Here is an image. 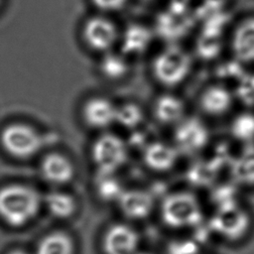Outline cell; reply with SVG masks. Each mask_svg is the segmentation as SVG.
I'll return each mask as SVG.
<instances>
[{
  "label": "cell",
  "mask_w": 254,
  "mask_h": 254,
  "mask_svg": "<svg viewBox=\"0 0 254 254\" xmlns=\"http://www.w3.org/2000/svg\"><path fill=\"white\" fill-rule=\"evenodd\" d=\"M39 192L25 185H8L0 189V218L12 227H22L39 212Z\"/></svg>",
  "instance_id": "obj_1"
},
{
  "label": "cell",
  "mask_w": 254,
  "mask_h": 254,
  "mask_svg": "<svg viewBox=\"0 0 254 254\" xmlns=\"http://www.w3.org/2000/svg\"><path fill=\"white\" fill-rule=\"evenodd\" d=\"M161 218L173 229L194 228L202 221L201 205L197 197L185 190L167 194L161 203Z\"/></svg>",
  "instance_id": "obj_2"
},
{
  "label": "cell",
  "mask_w": 254,
  "mask_h": 254,
  "mask_svg": "<svg viewBox=\"0 0 254 254\" xmlns=\"http://www.w3.org/2000/svg\"><path fill=\"white\" fill-rule=\"evenodd\" d=\"M151 67L154 78L161 85L172 88L187 79L192 67V61L186 50L172 45L155 56Z\"/></svg>",
  "instance_id": "obj_3"
},
{
  "label": "cell",
  "mask_w": 254,
  "mask_h": 254,
  "mask_svg": "<svg viewBox=\"0 0 254 254\" xmlns=\"http://www.w3.org/2000/svg\"><path fill=\"white\" fill-rule=\"evenodd\" d=\"M92 159L98 172L116 173L127 162V144L117 135L103 134L92 146Z\"/></svg>",
  "instance_id": "obj_4"
},
{
  "label": "cell",
  "mask_w": 254,
  "mask_h": 254,
  "mask_svg": "<svg viewBox=\"0 0 254 254\" xmlns=\"http://www.w3.org/2000/svg\"><path fill=\"white\" fill-rule=\"evenodd\" d=\"M213 234L226 240L235 241L241 239L250 227L248 212L238 203L215 209L208 221Z\"/></svg>",
  "instance_id": "obj_5"
},
{
  "label": "cell",
  "mask_w": 254,
  "mask_h": 254,
  "mask_svg": "<svg viewBox=\"0 0 254 254\" xmlns=\"http://www.w3.org/2000/svg\"><path fill=\"white\" fill-rule=\"evenodd\" d=\"M209 141L206 125L196 117L186 116L175 125L174 145L185 155H194L203 150Z\"/></svg>",
  "instance_id": "obj_6"
},
{
  "label": "cell",
  "mask_w": 254,
  "mask_h": 254,
  "mask_svg": "<svg viewBox=\"0 0 254 254\" xmlns=\"http://www.w3.org/2000/svg\"><path fill=\"white\" fill-rule=\"evenodd\" d=\"M1 144L12 156L28 158L36 154L42 146L40 134L25 124H11L1 133Z\"/></svg>",
  "instance_id": "obj_7"
},
{
  "label": "cell",
  "mask_w": 254,
  "mask_h": 254,
  "mask_svg": "<svg viewBox=\"0 0 254 254\" xmlns=\"http://www.w3.org/2000/svg\"><path fill=\"white\" fill-rule=\"evenodd\" d=\"M139 235L126 223L110 225L102 238L104 254H137L139 251Z\"/></svg>",
  "instance_id": "obj_8"
},
{
  "label": "cell",
  "mask_w": 254,
  "mask_h": 254,
  "mask_svg": "<svg viewBox=\"0 0 254 254\" xmlns=\"http://www.w3.org/2000/svg\"><path fill=\"white\" fill-rule=\"evenodd\" d=\"M84 39L92 49L99 52H110L118 40L119 33L115 24L101 16L90 18L84 26Z\"/></svg>",
  "instance_id": "obj_9"
},
{
  "label": "cell",
  "mask_w": 254,
  "mask_h": 254,
  "mask_svg": "<svg viewBox=\"0 0 254 254\" xmlns=\"http://www.w3.org/2000/svg\"><path fill=\"white\" fill-rule=\"evenodd\" d=\"M180 152L174 144L163 141H152L143 149V162L145 166L156 173L171 171L178 163Z\"/></svg>",
  "instance_id": "obj_10"
},
{
  "label": "cell",
  "mask_w": 254,
  "mask_h": 254,
  "mask_svg": "<svg viewBox=\"0 0 254 254\" xmlns=\"http://www.w3.org/2000/svg\"><path fill=\"white\" fill-rule=\"evenodd\" d=\"M116 202L123 215L134 220L148 217L155 204L153 194L143 189L124 190Z\"/></svg>",
  "instance_id": "obj_11"
},
{
  "label": "cell",
  "mask_w": 254,
  "mask_h": 254,
  "mask_svg": "<svg viewBox=\"0 0 254 254\" xmlns=\"http://www.w3.org/2000/svg\"><path fill=\"white\" fill-rule=\"evenodd\" d=\"M230 47L232 55L238 63H254V16L241 20L235 26Z\"/></svg>",
  "instance_id": "obj_12"
},
{
  "label": "cell",
  "mask_w": 254,
  "mask_h": 254,
  "mask_svg": "<svg viewBox=\"0 0 254 254\" xmlns=\"http://www.w3.org/2000/svg\"><path fill=\"white\" fill-rule=\"evenodd\" d=\"M233 98V93L223 84H211L200 92L198 104L201 111L206 115L219 117L231 109Z\"/></svg>",
  "instance_id": "obj_13"
},
{
  "label": "cell",
  "mask_w": 254,
  "mask_h": 254,
  "mask_svg": "<svg viewBox=\"0 0 254 254\" xmlns=\"http://www.w3.org/2000/svg\"><path fill=\"white\" fill-rule=\"evenodd\" d=\"M153 115L161 124L175 126L186 117V104L176 94L163 93L154 100Z\"/></svg>",
  "instance_id": "obj_14"
},
{
  "label": "cell",
  "mask_w": 254,
  "mask_h": 254,
  "mask_svg": "<svg viewBox=\"0 0 254 254\" xmlns=\"http://www.w3.org/2000/svg\"><path fill=\"white\" fill-rule=\"evenodd\" d=\"M117 106L105 97H94L86 102L83 116L88 125L104 129L115 123Z\"/></svg>",
  "instance_id": "obj_15"
},
{
  "label": "cell",
  "mask_w": 254,
  "mask_h": 254,
  "mask_svg": "<svg viewBox=\"0 0 254 254\" xmlns=\"http://www.w3.org/2000/svg\"><path fill=\"white\" fill-rule=\"evenodd\" d=\"M232 180L241 186H254V143L246 144L230 163Z\"/></svg>",
  "instance_id": "obj_16"
},
{
  "label": "cell",
  "mask_w": 254,
  "mask_h": 254,
  "mask_svg": "<svg viewBox=\"0 0 254 254\" xmlns=\"http://www.w3.org/2000/svg\"><path fill=\"white\" fill-rule=\"evenodd\" d=\"M42 175L50 183L63 185L69 182L73 176V166L63 155L51 154L42 163Z\"/></svg>",
  "instance_id": "obj_17"
},
{
  "label": "cell",
  "mask_w": 254,
  "mask_h": 254,
  "mask_svg": "<svg viewBox=\"0 0 254 254\" xmlns=\"http://www.w3.org/2000/svg\"><path fill=\"white\" fill-rule=\"evenodd\" d=\"M151 31L144 25L131 24L121 36V46L124 54L140 55L150 46Z\"/></svg>",
  "instance_id": "obj_18"
},
{
  "label": "cell",
  "mask_w": 254,
  "mask_h": 254,
  "mask_svg": "<svg viewBox=\"0 0 254 254\" xmlns=\"http://www.w3.org/2000/svg\"><path fill=\"white\" fill-rule=\"evenodd\" d=\"M74 243L63 231H54L43 236L37 244L36 254H73Z\"/></svg>",
  "instance_id": "obj_19"
},
{
  "label": "cell",
  "mask_w": 254,
  "mask_h": 254,
  "mask_svg": "<svg viewBox=\"0 0 254 254\" xmlns=\"http://www.w3.org/2000/svg\"><path fill=\"white\" fill-rule=\"evenodd\" d=\"M46 205L51 212L57 218L65 219L70 217L76 208L74 198L63 191H52L45 197Z\"/></svg>",
  "instance_id": "obj_20"
},
{
  "label": "cell",
  "mask_w": 254,
  "mask_h": 254,
  "mask_svg": "<svg viewBox=\"0 0 254 254\" xmlns=\"http://www.w3.org/2000/svg\"><path fill=\"white\" fill-rule=\"evenodd\" d=\"M95 189L97 194L106 201H117L123 189L120 181L115 177V173L97 172L95 179Z\"/></svg>",
  "instance_id": "obj_21"
},
{
  "label": "cell",
  "mask_w": 254,
  "mask_h": 254,
  "mask_svg": "<svg viewBox=\"0 0 254 254\" xmlns=\"http://www.w3.org/2000/svg\"><path fill=\"white\" fill-rule=\"evenodd\" d=\"M232 137L242 143L250 144L254 140V113L242 112L236 115L230 123Z\"/></svg>",
  "instance_id": "obj_22"
},
{
  "label": "cell",
  "mask_w": 254,
  "mask_h": 254,
  "mask_svg": "<svg viewBox=\"0 0 254 254\" xmlns=\"http://www.w3.org/2000/svg\"><path fill=\"white\" fill-rule=\"evenodd\" d=\"M128 67L126 59L122 55L112 52H107L100 64V69L104 76L113 80L124 77L128 72Z\"/></svg>",
  "instance_id": "obj_23"
},
{
  "label": "cell",
  "mask_w": 254,
  "mask_h": 254,
  "mask_svg": "<svg viewBox=\"0 0 254 254\" xmlns=\"http://www.w3.org/2000/svg\"><path fill=\"white\" fill-rule=\"evenodd\" d=\"M144 119V111L140 105L134 102H126L117 106L115 123L126 129L137 128Z\"/></svg>",
  "instance_id": "obj_24"
},
{
  "label": "cell",
  "mask_w": 254,
  "mask_h": 254,
  "mask_svg": "<svg viewBox=\"0 0 254 254\" xmlns=\"http://www.w3.org/2000/svg\"><path fill=\"white\" fill-rule=\"evenodd\" d=\"M199 243L195 239H176L167 246V254H198Z\"/></svg>",
  "instance_id": "obj_25"
},
{
  "label": "cell",
  "mask_w": 254,
  "mask_h": 254,
  "mask_svg": "<svg viewBox=\"0 0 254 254\" xmlns=\"http://www.w3.org/2000/svg\"><path fill=\"white\" fill-rule=\"evenodd\" d=\"M236 95L247 105H254V74L241 76L237 85Z\"/></svg>",
  "instance_id": "obj_26"
},
{
  "label": "cell",
  "mask_w": 254,
  "mask_h": 254,
  "mask_svg": "<svg viewBox=\"0 0 254 254\" xmlns=\"http://www.w3.org/2000/svg\"><path fill=\"white\" fill-rule=\"evenodd\" d=\"M93 5L103 12H116L124 8L128 0H91Z\"/></svg>",
  "instance_id": "obj_27"
},
{
  "label": "cell",
  "mask_w": 254,
  "mask_h": 254,
  "mask_svg": "<svg viewBox=\"0 0 254 254\" xmlns=\"http://www.w3.org/2000/svg\"><path fill=\"white\" fill-rule=\"evenodd\" d=\"M8 254H29V253H28V252H26V251H24V250H20V249H18V250H13V251L9 252Z\"/></svg>",
  "instance_id": "obj_28"
},
{
  "label": "cell",
  "mask_w": 254,
  "mask_h": 254,
  "mask_svg": "<svg viewBox=\"0 0 254 254\" xmlns=\"http://www.w3.org/2000/svg\"><path fill=\"white\" fill-rule=\"evenodd\" d=\"M137 254H155V253H153V252H150V251H138L137 252Z\"/></svg>",
  "instance_id": "obj_29"
},
{
  "label": "cell",
  "mask_w": 254,
  "mask_h": 254,
  "mask_svg": "<svg viewBox=\"0 0 254 254\" xmlns=\"http://www.w3.org/2000/svg\"><path fill=\"white\" fill-rule=\"evenodd\" d=\"M0 3H1V0H0Z\"/></svg>",
  "instance_id": "obj_30"
}]
</instances>
